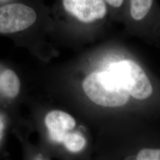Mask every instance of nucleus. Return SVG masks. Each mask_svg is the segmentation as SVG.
<instances>
[{"label": "nucleus", "instance_id": "nucleus-3", "mask_svg": "<svg viewBox=\"0 0 160 160\" xmlns=\"http://www.w3.org/2000/svg\"><path fill=\"white\" fill-rule=\"evenodd\" d=\"M65 9L84 23L103 18L107 13L104 0H63Z\"/></svg>", "mask_w": 160, "mask_h": 160}, {"label": "nucleus", "instance_id": "nucleus-4", "mask_svg": "<svg viewBox=\"0 0 160 160\" xmlns=\"http://www.w3.org/2000/svg\"><path fill=\"white\" fill-rule=\"evenodd\" d=\"M45 124L51 139L63 143L65 135L74 128L76 123L70 114L62 111L54 110L46 115Z\"/></svg>", "mask_w": 160, "mask_h": 160}, {"label": "nucleus", "instance_id": "nucleus-10", "mask_svg": "<svg viewBox=\"0 0 160 160\" xmlns=\"http://www.w3.org/2000/svg\"><path fill=\"white\" fill-rule=\"evenodd\" d=\"M5 118L3 114L0 113V142L2 140L4 135V131L5 129Z\"/></svg>", "mask_w": 160, "mask_h": 160}, {"label": "nucleus", "instance_id": "nucleus-1", "mask_svg": "<svg viewBox=\"0 0 160 160\" xmlns=\"http://www.w3.org/2000/svg\"><path fill=\"white\" fill-rule=\"evenodd\" d=\"M82 88L92 103L109 108L127 109L132 104L146 103L154 93V83L145 69L128 57L90 73Z\"/></svg>", "mask_w": 160, "mask_h": 160}, {"label": "nucleus", "instance_id": "nucleus-7", "mask_svg": "<svg viewBox=\"0 0 160 160\" xmlns=\"http://www.w3.org/2000/svg\"><path fill=\"white\" fill-rule=\"evenodd\" d=\"M63 143L68 150L72 152H78L85 147L86 139L78 132L68 133L63 139Z\"/></svg>", "mask_w": 160, "mask_h": 160}, {"label": "nucleus", "instance_id": "nucleus-5", "mask_svg": "<svg viewBox=\"0 0 160 160\" xmlns=\"http://www.w3.org/2000/svg\"><path fill=\"white\" fill-rule=\"evenodd\" d=\"M20 86L17 74L5 67L0 73V100L8 101L16 98L19 94Z\"/></svg>", "mask_w": 160, "mask_h": 160}, {"label": "nucleus", "instance_id": "nucleus-9", "mask_svg": "<svg viewBox=\"0 0 160 160\" xmlns=\"http://www.w3.org/2000/svg\"><path fill=\"white\" fill-rule=\"evenodd\" d=\"M110 6L118 8L123 5L125 0H104Z\"/></svg>", "mask_w": 160, "mask_h": 160}, {"label": "nucleus", "instance_id": "nucleus-2", "mask_svg": "<svg viewBox=\"0 0 160 160\" xmlns=\"http://www.w3.org/2000/svg\"><path fill=\"white\" fill-rule=\"evenodd\" d=\"M36 20L33 9L22 4L0 7V33H14L29 28Z\"/></svg>", "mask_w": 160, "mask_h": 160}, {"label": "nucleus", "instance_id": "nucleus-6", "mask_svg": "<svg viewBox=\"0 0 160 160\" xmlns=\"http://www.w3.org/2000/svg\"><path fill=\"white\" fill-rule=\"evenodd\" d=\"M154 0H129L130 16L135 22H141L148 16Z\"/></svg>", "mask_w": 160, "mask_h": 160}, {"label": "nucleus", "instance_id": "nucleus-8", "mask_svg": "<svg viewBox=\"0 0 160 160\" xmlns=\"http://www.w3.org/2000/svg\"><path fill=\"white\" fill-rule=\"evenodd\" d=\"M126 160H160V148L145 147L133 154L126 156Z\"/></svg>", "mask_w": 160, "mask_h": 160}]
</instances>
